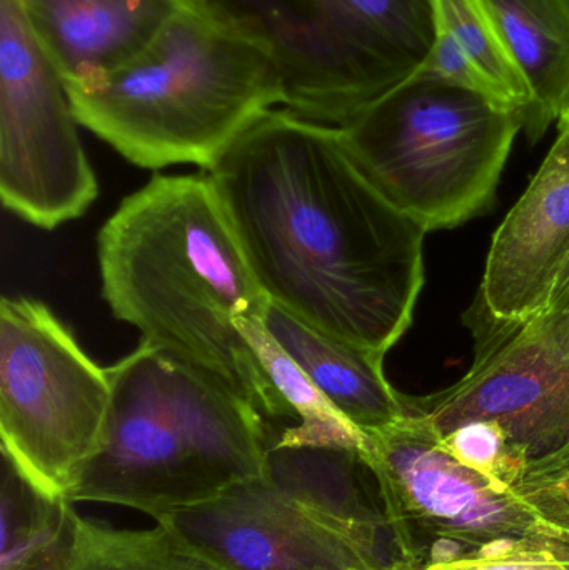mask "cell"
<instances>
[{"mask_svg": "<svg viewBox=\"0 0 569 570\" xmlns=\"http://www.w3.org/2000/svg\"><path fill=\"white\" fill-rule=\"evenodd\" d=\"M207 176L269 302L381 357L406 334L428 233L357 169L337 127L267 110Z\"/></svg>", "mask_w": 569, "mask_h": 570, "instance_id": "1", "label": "cell"}, {"mask_svg": "<svg viewBox=\"0 0 569 570\" xmlns=\"http://www.w3.org/2000/svg\"><path fill=\"white\" fill-rule=\"evenodd\" d=\"M97 261L104 301L140 342L223 382L264 417L284 419L236 324L269 298L207 173L156 174L124 197L100 227Z\"/></svg>", "mask_w": 569, "mask_h": 570, "instance_id": "2", "label": "cell"}, {"mask_svg": "<svg viewBox=\"0 0 569 570\" xmlns=\"http://www.w3.org/2000/svg\"><path fill=\"white\" fill-rule=\"evenodd\" d=\"M66 90L79 126L150 170L193 164L207 173L286 102L269 40L219 0H194L133 62Z\"/></svg>", "mask_w": 569, "mask_h": 570, "instance_id": "3", "label": "cell"}, {"mask_svg": "<svg viewBox=\"0 0 569 570\" xmlns=\"http://www.w3.org/2000/svg\"><path fill=\"white\" fill-rule=\"evenodd\" d=\"M107 372L106 444L70 491L72 504L159 522L263 474L273 429L223 382L144 342Z\"/></svg>", "mask_w": 569, "mask_h": 570, "instance_id": "4", "label": "cell"}, {"mask_svg": "<svg viewBox=\"0 0 569 570\" xmlns=\"http://www.w3.org/2000/svg\"><path fill=\"white\" fill-rule=\"evenodd\" d=\"M370 481L361 449L283 444L273 431L259 478L159 522L234 570L396 568Z\"/></svg>", "mask_w": 569, "mask_h": 570, "instance_id": "5", "label": "cell"}, {"mask_svg": "<svg viewBox=\"0 0 569 570\" xmlns=\"http://www.w3.org/2000/svg\"><path fill=\"white\" fill-rule=\"evenodd\" d=\"M337 129L364 177L431 233L493 206L523 119L474 90L413 72Z\"/></svg>", "mask_w": 569, "mask_h": 570, "instance_id": "6", "label": "cell"}, {"mask_svg": "<svg viewBox=\"0 0 569 570\" xmlns=\"http://www.w3.org/2000/svg\"><path fill=\"white\" fill-rule=\"evenodd\" d=\"M406 570L540 551L569 561V534L513 491L461 464L420 415L364 434L361 449Z\"/></svg>", "mask_w": 569, "mask_h": 570, "instance_id": "7", "label": "cell"}, {"mask_svg": "<svg viewBox=\"0 0 569 570\" xmlns=\"http://www.w3.org/2000/svg\"><path fill=\"white\" fill-rule=\"evenodd\" d=\"M219 2L269 40L284 109L326 126H343L406 80L434 40L430 0Z\"/></svg>", "mask_w": 569, "mask_h": 570, "instance_id": "8", "label": "cell"}, {"mask_svg": "<svg viewBox=\"0 0 569 570\" xmlns=\"http://www.w3.org/2000/svg\"><path fill=\"white\" fill-rule=\"evenodd\" d=\"M110 387L69 328L42 302H0V439L37 488L69 498L106 444Z\"/></svg>", "mask_w": 569, "mask_h": 570, "instance_id": "9", "label": "cell"}, {"mask_svg": "<svg viewBox=\"0 0 569 570\" xmlns=\"http://www.w3.org/2000/svg\"><path fill=\"white\" fill-rule=\"evenodd\" d=\"M470 314V371L444 391L403 394L406 414L430 422L440 438L468 422H497L527 461L518 488L569 479V312L508 324L474 302Z\"/></svg>", "mask_w": 569, "mask_h": 570, "instance_id": "10", "label": "cell"}, {"mask_svg": "<svg viewBox=\"0 0 569 570\" xmlns=\"http://www.w3.org/2000/svg\"><path fill=\"white\" fill-rule=\"evenodd\" d=\"M66 87L27 30L16 0H0V197L30 226L79 219L99 194Z\"/></svg>", "mask_w": 569, "mask_h": 570, "instance_id": "11", "label": "cell"}, {"mask_svg": "<svg viewBox=\"0 0 569 570\" xmlns=\"http://www.w3.org/2000/svg\"><path fill=\"white\" fill-rule=\"evenodd\" d=\"M569 261V104L558 137L491 240L478 304L518 324L548 311Z\"/></svg>", "mask_w": 569, "mask_h": 570, "instance_id": "12", "label": "cell"}, {"mask_svg": "<svg viewBox=\"0 0 569 570\" xmlns=\"http://www.w3.org/2000/svg\"><path fill=\"white\" fill-rule=\"evenodd\" d=\"M194 0H16L66 89L89 87L144 52Z\"/></svg>", "mask_w": 569, "mask_h": 570, "instance_id": "13", "label": "cell"}, {"mask_svg": "<svg viewBox=\"0 0 569 570\" xmlns=\"http://www.w3.org/2000/svg\"><path fill=\"white\" fill-rule=\"evenodd\" d=\"M263 322L327 401L364 434L406 415L403 394L387 382L381 355L323 334L273 302L264 307Z\"/></svg>", "mask_w": 569, "mask_h": 570, "instance_id": "14", "label": "cell"}, {"mask_svg": "<svg viewBox=\"0 0 569 570\" xmlns=\"http://www.w3.org/2000/svg\"><path fill=\"white\" fill-rule=\"evenodd\" d=\"M530 86L533 106L523 130L545 136L569 104L568 0H484Z\"/></svg>", "mask_w": 569, "mask_h": 570, "instance_id": "15", "label": "cell"}, {"mask_svg": "<svg viewBox=\"0 0 569 570\" xmlns=\"http://www.w3.org/2000/svg\"><path fill=\"white\" fill-rule=\"evenodd\" d=\"M0 570H69L77 512L67 498L47 494L2 452Z\"/></svg>", "mask_w": 569, "mask_h": 570, "instance_id": "16", "label": "cell"}, {"mask_svg": "<svg viewBox=\"0 0 569 570\" xmlns=\"http://www.w3.org/2000/svg\"><path fill=\"white\" fill-rule=\"evenodd\" d=\"M236 324L279 397L284 419L296 422L276 432L277 441L293 445L363 449L364 432L327 401L306 372L277 344L264 325L263 312L244 315Z\"/></svg>", "mask_w": 569, "mask_h": 570, "instance_id": "17", "label": "cell"}, {"mask_svg": "<svg viewBox=\"0 0 569 570\" xmlns=\"http://www.w3.org/2000/svg\"><path fill=\"white\" fill-rule=\"evenodd\" d=\"M69 570H234L169 522L117 529L77 515Z\"/></svg>", "mask_w": 569, "mask_h": 570, "instance_id": "18", "label": "cell"}, {"mask_svg": "<svg viewBox=\"0 0 569 570\" xmlns=\"http://www.w3.org/2000/svg\"><path fill=\"white\" fill-rule=\"evenodd\" d=\"M434 29L457 40L483 77L491 100L527 119L533 106L530 86L511 56L484 0H430Z\"/></svg>", "mask_w": 569, "mask_h": 570, "instance_id": "19", "label": "cell"}, {"mask_svg": "<svg viewBox=\"0 0 569 570\" xmlns=\"http://www.w3.org/2000/svg\"><path fill=\"white\" fill-rule=\"evenodd\" d=\"M440 441L461 464L510 491H514L527 478V461L511 445L497 422H468L440 438Z\"/></svg>", "mask_w": 569, "mask_h": 570, "instance_id": "20", "label": "cell"}, {"mask_svg": "<svg viewBox=\"0 0 569 570\" xmlns=\"http://www.w3.org/2000/svg\"><path fill=\"white\" fill-rule=\"evenodd\" d=\"M414 72L474 90L491 100L490 90H488L483 77L447 30L434 29L433 46H431L426 59Z\"/></svg>", "mask_w": 569, "mask_h": 570, "instance_id": "21", "label": "cell"}, {"mask_svg": "<svg viewBox=\"0 0 569 570\" xmlns=\"http://www.w3.org/2000/svg\"><path fill=\"white\" fill-rule=\"evenodd\" d=\"M423 570H569V561L550 552L520 551L450 562Z\"/></svg>", "mask_w": 569, "mask_h": 570, "instance_id": "22", "label": "cell"}, {"mask_svg": "<svg viewBox=\"0 0 569 570\" xmlns=\"http://www.w3.org/2000/svg\"><path fill=\"white\" fill-rule=\"evenodd\" d=\"M513 492L537 512L538 518L569 534V479L521 485Z\"/></svg>", "mask_w": 569, "mask_h": 570, "instance_id": "23", "label": "cell"}, {"mask_svg": "<svg viewBox=\"0 0 569 570\" xmlns=\"http://www.w3.org/2000/svg\"><path fill=\"white\" fill-rule=\"evenodd\" d=\"M548 311H567V312H569V297L565 298V301L561 302L560 305H557V307L548 308Z\"/></svg>", "mask_w": 569, "mask_h": 570, "instance_id": "24", "label": "cell"}, {"mask_svg": "<svg viewBox=\"0 0 569 570\" xmlns=\"http://www.w3.org/2000/svg\"><path fill=\"white\" fill-rule=\"evenodd\" d=\"M384 570H406V569H404L403 566H396V568L384 569Z\"/></svg>", "mask_w": 569, "mask_h": 570, "instance_id": "25", "label": "cell"}, {"mask_svg": "<svg viewBox=\"0 0 569 570\" xmlns=\"http://www.w3.org/2000/svg\"><path fill=\"white\" fill-rule=\"evenodd\" d=\"M568 3H569V0H568Z\"/></svg>", "mask_w": 569, "mask_h": 570, "instance_id": "26", "label": "cell"}]
</instances>
